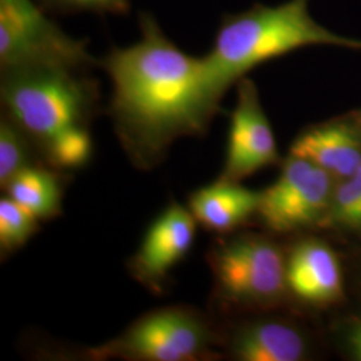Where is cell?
Returning <instances> with one entry per match:
<instances>
[{
	"label": "cell",
	"mask_w": 361,
	"mask_h": 361,
	"mask_svg": "<svg viewBox=\"0 0 361 361\" xmlns=\"http://www.w3.org/2000/svg\"><path fill=\"white\" fill-rule=\"evenodd\" d=\"M197 225L189 207L177 202L165 207L149 225L141 245L130 258L133 279L155 295L162 293L169 273L190 252Z\"/></svg>",
	"instance_id": "cell-8"
},
{
	"label": "cell",
	"mask_w": 361,
	"mask_h": 361,
	"mask_svg": "<svg viewBox=\"0 0 361 361\" xmlns=\"http://www.w3.org/2000/svg\"><path fill=\"white\" fill-rule=\"evenodd\" d=\"M1 102L42 155L67 134L89 129L95 87L77 70H3Z\"/></svg>",
	"instance_id": "cell-3"
},
{
	"label": "cell",
	"mask_w": 361,
	"mask_h": 361,
	"mask_svg": "<svg viewBox=\"0 0 361 361\" xmlns=\"http://www.w3.org/2000/svg\"><path fill=\"white\" fill-rule=\"evenodd\" d=\"M219 336L207 314L190 307L145 313L111 341L89 350L92 360L200 361L216 356Z\"/></svg>",
	"instance_id": "cell-4"
},
{
	"label": "cell",
	"mask_w": 361,
	"mask_h": 361,
	"mask_svg": "<svg viewBox=\"0 0 361 361\" xmlns=\"http://www.w3.org/2000/svg\"><path fill=\"white\" fill-rule=\"evenodd\" d=\"M325 221L347 228H361V165L336 190Z\"/></svg>",
	"instance_id": "cell-17"
},
{
	"label": "cell",
	"mask_w": 361,
	"mask_h": 361,
	"mask_svg": "<svg viewBox=\"0 0 361 361\" xmlns=\"http://www.w3.org/2000/svg\"><path fill=\"white\" fill-rule=\"evenodd\" d=\"M54 3L73 10L116 13L128 8L129 0H52Z\"/></svg>",
	"instance_id": "cell-18"
},
{
	"label": "cell",
	"mask_w": 361,
	"mask_h": 361,
	"mask_svg": "<svg viewBox=\"0 0 361 361\" xmlns=\"http://www.w3.org/2000/svg\"><path fill=\"white\" fill-rule=\"evenodd\" d=\"M290 155L308 159L331 176L348 178L361 165V137L347 123H326L298 135Z\"/></svg>",
	"instance_id": "cell-12"
},
{
	"label": "cell",
	"mask_w": 361,
	"mask_h": 361,
	"mask_svg": "<svg viewBox=\"0 0 361 361\" xmlns=\"http://www.w3.org/2000/svg\"><path fill=\"white\" fill-rule=\"evenodd\" d=\"M86 46L51 22L32 0H0L1 70L90 65Z\"/></svg>",
	"instance_id": "cell-6"
},
{
	"label": "cell",
	"mask_w": 361,
	"mask_h": 361,
	"mask_svg": "<svg viewBox=\"0 0 361 361\" xmlns=\"http://www.w3.org/2000/svg\"><path fill=\"white\" fill-rule=\"evenodd\" d=\"M279 159L269 119L250 79L238 85L237 104L231 116L228 149L221 180L240 182Z\"/></svg>",
	"instance_id": "cell-9"
},
{
	"label": "cell",
	"mask_w": 361,
	"mask_h": 361,
	"mask_svg": "<svg viewBox=\"0 0 361 361\" xmlns=\"http://www.w3.org/2000/svg\"><path fill=\"white\" fill-rule=\"evenodd\" d=\"M332 195L328 171L290 155L279 178L259 193L257 216L271 232H295L325 219Z\"/></svg>",
	"instance_id": "cell-7"
},
{
	"label": "cell",
	"mask_w": 361,
	"mask_h": 361,
	"mask_svg": "<svg viewBox=\"0 0 361 361\" xmlns=\"http://www.w3.org/2000/svg\"><path fill=\"white\" fill-rule=\"evenodd\" d=\"M214 295L228 305H265L288 289L281 249L259 235H237L209 247Z\"/></svg>",
	"instance_id": "cell-5"
},
{
	"label": "cell",
	"mask_w": 361,
	"mask_h": 361,
	"mask_svg": "<svg viewBox=\"0 0 361 361\" xmlns=\"http://www.w3.org/2000/svg\"><path fill=\"white\" fill-rule=\"evenodd\" d=\"M258 204L257 192L243 188L238 182L219 178L190 194L188 207L205 231L224 234L257 214Z\"/></svg>",
	"instance_id": "cell-11"
},
{
	"label": "cell",
	"mask_w": 361,
	"mask_h": 361,
	"mask_svg": "<svg viewBox=\"0 0 361 361\" xmlns=\"http://www.w3.org/2000/svg\"><path fill=\"white\" fill-rule=\"evenodd\" d=\"M349 345L353 355L361 360V322L356 324L349 332Z\"/></svg>",
	"instance_id": "cell-19"
},
{
	"label": "cell",
	"mask_w": 361,
	"mask_h": 361,
	"mask_svg": "<svg viewBox=\"0 0 361 361\" xmlns=\"http://www.w3.org/2000/svg\"><path fill=\"white\" fill-rule=\"evenodd\" d=\"M226 347L241 361H298L305 357L307 341L290 324L261 320L240 326Z\"/></svg>",
	"instance_id": "cell-13"
},
{
	"label": "cell",
	"mask_w": 361,
	"mask_h": 361,
	"mask_svg": "<svg viewBox=\"0 0 361 361\" xmlns=\"http://www.w3.org/2000/svg\"><path fill=\"white\" fill-rule=\"evenodd\" d=\"M286 283L295 296L310 304L332 302L343 293L340 262L319 241L297 244L286 259Z\"/></svg>",
	"instance_id": "cell-10"
},
{
	"label": "cell",
	"mask_w": 361,
	"mask_h": 361,
	"mask_svg": "<svg viewBox=\"0 0 361 361\" xmlns=\"http://www.w3.org/2000/svg\"><path fill=\"white\" fill-rule=\"evenodd\" d=\"M39 231V219L8 195L0 200V253L7 257L22 249Z\"/></svg>",
	"instance_id": "cell-16"
},
{
	"label": "cell",
	"mask_w": 361,
	"mask_h": 361,
	"mask_svg": "<svg viewBox=\"0 0 361 361\" xmlns=\"http://www.w3.org/2000/svg\"><path fill=\"white\" fill-rule=\"evenodd\" d=\"M6 195L27 209L39 221L62 214L65 180L59 170L37 164L22 170L4 188Z\"/></svg>",
	"instance_id": "cell-14"
},
{
	"label": "cell",
	"mask_w": 361,
	"mask_h": 361,
	"mask_svg": "<svg viewBox=\"0 0 361 361\" xmlns=\"http://www.w3.org/2000/svg\"><path fill=\"white\" fill-rule=\"evenodd\" d=\"M310 0H286L277 6H258L229 16L210 52L204 56L207 74L222 98L258 65L310 46L361 50V39L338 35L317 23Z\"/></svg>",
	"instance_id": "cell-2"
},
{
	"label": "cell",
	"mask_w": 361,
	"mask_h": 361,
	"mask_svg": "<svg viewBox=\"0 0 361 361\" xmlns=\"http://www.w3.org/2000/svg\"><path fill=\"white\" fill-rule=\"evenodd\" d=\"M141 28V38L114 49L104 66L116 137L135 168L150 170L177 140L205 134L222 98L204 56L180 50L152 16H142Z\"/></svg>",
	"instance_id": "cell-1"
},
{
	"label": "cell",
	"mask_w": 361,
	"mask_h": 361,
	"mask_svg": "<svg viewBox=\"0 0 361 361\" xmlns=\"http://www.w3.org/2000/svg\"><path fill=\"white\" fill-rule=\"evenodd\" d=\"M35 143L8 116L0 122V186L4 188L22 170L37 165ZM38 150V149H37Z\"/></svg>",
	"instance_id": "cell-15"
}]
</instances>
